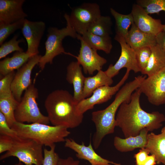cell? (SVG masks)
Instances as JSON below:
<instances>
[{"label": "cell", "instance_id": "836d02e7", "mask_svg": "<svg viewBox=\"0 0 165 165\" xmlns=\"http://www.w3.org/2000/svg\"><path fill=\"white\" fill-rule=\"evenodd\" d=\"M43 149L44 158L42 165H57L59 157L55 152V145L50 148Z\"/></svg>", "mask_w": 165, "mask_h": 165}, {"label": "cell", "instance_id": "5b68a950", "mask_svg": "<svg viewBox=\"0 0 165 165\" xmlns=\"http://www.w3.org/2000/svg\"><path fill=\"white\" fill-rule=\"evenodd\" d=\"M69 16L66 13L64 15L67 22L65 27L58 29L56 28L50 27L48 29L47 38L45 43V54L42 56L38 64L41 70H43L47 64H52L53 59L56 56L62 53L71 55L65 51L62 45V41L68 36L77 38L78 34L70 25Z\"/></svg>", "mask_w": 165, "mask_h": 165}, {"label": "cell", "instance_id": "ee69618b", "mask_svg": "<svg viewBox=\"0 0 165 165\" xmlns=\"http://www.w3.org/2000/svg\"><path fill=\"white\" fill-rule=\"evenodd\" d=\"M91 165H96V164H92Z\"/></svg>", "mask_w": 165, "mask_h": 165}, {"label": "cell", "instance_id": "8fae6325", "mask_svg": "<svg viewBox=\"0 0 165 165\" xmlns=\"http://www.w3.org/2000/svg\"><path fill=\"white\" fill-rule=\"evenodd\" d=\"M115 39L120 44L121 52L120 56L116 63L110 64L105 71L107 75L112 78L119 73L123 68L127 70L133 71L137 73L141 72L137 63L134 51L128 45L125 38L121 36L115 35Z\"/></svg>", "mask_w": 165, "mask_h": 165}, {"label": "cell", "instance_id": "f35d334b", "mask_svg": "<svg viewBox=\"0 0 165 165\" xmlns=\"http://www.w3.org/2000/svg\"><path fill=\"white\" fill-rule=\"evenodd\" d=\"M156 37L157 44L163 50L165 54V32L162 31Z\"/></svg>", "mask_w": 165, "mask_h": 165}, {"label": "cell", "instance_id": "4fadbf2b", "mask_svg": "<svg viewBox=\"0 0 165 165\" xmlns=\"http://www.w3.org/2000/svg\"><path fill=\"white\" fill-rule=\"evenodd\" d=\"M77 38L80 40L81 47L77 56H74L82 67L84 72L92 75L95 71L101 70L107 62L105 58L99 55L97 51L89 46L82 39L81 35L78 34Z\"/></svg>", "mask_w": 165, "mask_h": 165}, {"label": "cell", "instance_id": "1f68e13d", "mask_svg": "<svg viewBox=\"0 0 165 165\" xmlns=\"http://www.w3.org/2000/svg\"><path fill=\"white\" fill-rule=\"evenodd\" d=\"M138 66L141 72L145 68L151 54V47H145L134 50Z\"/></svg>", "mask_w": 165, "mask_h": 165}, {"label": "cell", "instance_id": "cb8c5ba5", "mask_svg": "<svg viewBox=\"0 0 165 165\" xmlns=\"http://www.w3.org/2000/svg\"><path fill=\"white\" fill-rule=\"evenodd\" d=\"M151 52L147 65L141 72L142 74L151 76L165 67V54L157 44L151 47Z\"/></svg>", "mask_w": 165, "mask_h": 165}, {"label": "cell", "instance_id": "6da1fadb", "mask_svg": "<svg viewBox=\"0 0 165 165\" xmlns=\"http://www.w3.org/2000/svg\"><path fill=\"white\" fill-rule=\"evenodd\" d=\"M141 94L138 88L132 94L129 102L122 103L116 116V126L121 130L125 138L136 136L145 128L152 131L162 126L163 114L158 111L147 112L141 108Z\"/></svg>", "mask_w": 165, "mask_h": 165}, {"label": "cell", "instance_id": "ab89813d", "mask_svg": "<svg viewBox=\"0 0 165 165\" xmlns=\"http://www.w3.org/2000/svg\"><path fill=\"white\" fill-rule=\"evenodd\" d=\"M157 164L155 156L152 155L149 156L143 165H155Z\"/></svg>", "mask_w": 165, "mask_h": 165}, {"label": "cell", "instance_id": "484cf974", "mask_svg": "<svg viewBox=\"0 0 165 165\" xmlns=\"http://www.w3.org/2000/svg\"><path fill=\"white\" fill-rule=\"evenodd\" d=\"M19 103L12 94L0 96V112L5 116L11 128L16 122L14 112Z\"/></svg>", "mask_w": 165, "mask_h": 165}, {"label": "cell", "instance_id": "ba28073f", "mask_svg": "<svg viewBox=\"0 0 165 165\" xmlns=\"http://www.w3.org/2000/svg\"><path fill=\"white\" fill-rule=\"evenodd\" d=\"M99 5L94 3H84L72 9L69 16L70 24L75 31L82 35L101 16Z\"/></svg>", "mask_w": 165, "mask_h": 165}, {"label": "cell", "instance_id": "44dd1931", "mask_svg": "<svg viewBox=\"0 0 165 165\" xmlns=\"http://www.w3.org/2000/svg\"><path fill=\"white\" fill-rule=\"evenodd\" d=\"M145 148L155 156L157 164L165 165V133L148 134Z\"/></svg>", "mask_w": 165, "mask_h": 165}, {"label": "cell", "instance_id": "2e32d148", "mask_svg": "<svg viewBox=\"0 0 165 165\" xmlns=\"http://www.w3.org/2000/svg\"><path fill=\"white\" fill-rule=\"evenodd\" d=\"M64 146L75 152L78 158L87 160L91 164L121 165L120 163L103 158L98 155L94 150L90 141L88 146H86L83 142L79 144L72 138H66Z\"/></svg>", "mask_w": 165, "mask_h": 165}, {"label": "cell", "instance_id": "8992f818", "mask_svg": "<svg viewBox=\"0 0 165 165\" xmlns=\"http://www.w3.org/2000/svg\"><path fill=\"white\" fill-rule=\"evenodd\" d=\"M13 140L12 148L1 156V160L14 156L25 165H42L44 158L42 145L34 140L19 136Z\"/></svg>", "mask_w": 165, "mask_h": 165}, {"label": "cell", "instance_id": "3957f363", "mask_svg": "<svg viewBox=\"0 0 165 165\" xmlns=\"http://www.w3.org/2000/svg\"><path fill=\"white\" fill-rule=\"evenodd\" d=\"M77 104L66 90L58 89L51 92L44 102L50 122L53 126L68 129L79 126L82 122L83 114L77 112Z\"/></svg>", "mask_w": 165, "mask_h": 165}, {"label": "cell", "instance_id": "603a6c76", "mask_svg": "<svg viewBox=\"0 0 165 165\" xmlns=\"http://www.w3.org/2000/svg\"><path fill=\"white\" fill-rule=\"evenodd\" d=\"M32 56L26 52H16L12 57L6 58L0 61V74L5 76L18 69Z\"/></svg>", "mask_w": 165, "mask_h": 165}, {"label": "cell", "instance_id": "d590c367", "mask_svg": "<svg viewBox=\"0 0 165 165\" xmlns=\"http://www.w3.org/2000/svg\"><path fill=\"white\" fill-rule=\"evenodd\" d=\"M13 143V138L7 135L0 134V153L10 150Z\"/></svg>", "mask_w": 165, "mask_h": 165}, {"label": "cell", "instance_id": "9c48e42d", "mask_svg": "<svg viewBox=\"0 0 165 165\" xmlns=\"http://www.w3.org/2000/svg\"><path fill=\"white\" fill-rule=\"evenodd\" d=\"M138 88L151 104L156 106L165 104V67L146 78Z\"/></svg>", "mask_w": 165, "mask_h": 165}, {"label": "cell", "instance_id": "e0dca14e", "mask_svg": "<svg viewBox=\"0 0 165 165\" xmlns=\"http://www.w3.org/2000/svg\"><path fill=\"white\" fill-rule=\"evenodd\" d=\"M24 0H0V23H13L25 19L27 15L23 11Z\"/></svg>", "mask_w": 165, "mask_h": 165}, {"label": "cell", "instance_id": "4316f807", "mask_svg": "<svg viewBox=\"0 0 165 165\" xmlns=\"http://www.w3.org/2000/svg\"><path fill=\"white\" fill-rule=\"evenodd\" d=\"M110 12L115 20L116 35L125 38L128 32L129 28L134 23L132 14L130 13L128 14H123L112 8L110 9Z\"/></svg>", "mask_w": 165, "mask_h": 165}, {"label": "cell", "instance_id": "4dcf8cb0", "mask_svg": "<svg viewBox=\"0 0 165 165\" xmlns=\"http://www.w3.org/2000/svg\"><path fill=\"white\" fill-rule=\"evenodd\" d=\"M25 19L9 24L0 23V45H1L5 40L16 30L22 28Z\"/></svg>", "mask_w": 165, "mask_h": 165}, {"label": "cell", "instance_id": "e575fe53", "mask_svg": "<svg viewBox=\"0 0 165 165\" xmlns=\"http://www.w3.org/2000/svg\"><path fill=\"white\" fill-rule=\"evenodd\" d=\"M0 134L9 136L14 138L18 137L16 132L9 125L6 119L0 112Z\"/></svg>", "mask_w": 165, "mask_h": 165}, {"label": "cell", "instance_id": "f1b7e54d", "mask_svg": "<svg viewBox=\"0 0 165 165\" xmlns=\"http://www.w3.org/2000/svg\"><path fill=\"white\" fill-rule=\"evenodd\" d=\"M136 2L148 14L165 11V0H137Z\"/></svg>", "mask_w": 165, "mask_h": 165}, {"label": "cell", "instance_id": "83f0119b", "mask_svg": "<svg viewBox=\"0 0 165 165\" xmlns=\"http://www.w3.org/2000/svg\"><path fill=\"white\" fill-rule=\"evenodd\" d=\"M112 22L108 16H101L90 26L87 32L103 37H110L112 33Z\"/></svg>", "mask_w": 165, "mask_h": 165}, {"label": "cell", "instance_id": "7bdbcfd3", "mask_svg": "<svg viewBox=\"0 0 165 165\" xmlns=\"http://www.w3.org/2000/svg\"><path fill=\"white\" fill-rule=\"evenodd\" d=\"M163 31L165 32V24H163Z\"/></svg>", "mask_w": 165, "mask_h": 165}, {"label": "cell", "instance_id": "5bb4252c", "mask_svg": "<svg viewBox=\"0 0 165 165\" xmlns=\"http://www.w3.org/2000/svg\"><path fill=\"white\" fill-rule=\"evenodd\" d=\"M131 13L134 24L141 31L155 36L163 31V24L161 20L150 16L143 8L137 4L133 5Z\"/></svg>", "mask_w": 165, "mask_h": 165}, {"label": "cell", "instance_id": "277c9868", "mask_svg": "<svg viewBox=\"0 0 165 165\" xmlns=\"http://www.w3.org/2000/svg\"><path fill=\"white\" fill-rule=\"evenodd\" d=\"M11 128L18 136L34 140L50 148L55 143L65 141V138L70 134L65 127L39 123L27 124L16 122Z\"/></svg>", "mask_w": 165, "mask_h": 165}, {"label": "cell", "instance_id": "d4e9b609", "mask_svg": "<svg viewBox=\"0 0 165 165\" xmlns=\"http://www.w3.org/2000/svg\"><path fill=\"white\" fill-rule=\"evenodd\" d=\"M81 36L86 43L94 50H102L107 54L111 52L112 45L110 36H101L88 32Z\"/></svg>", "mask_w": 165, "mask_h": 165}, {"label": "cell", "instance_id": "9a60e30c", "mask_svg": "<svg viewBox=\"0 0 165 165\" xmlns=\"http://www.w3.org/2000/svg\"><path fill=\"white\" fill-rule=\"evenodd\" d=\"M45 29V24L42 21H32L25 19L21 31L27 43L26 52L32 56L39 53V46Z\"/></svg>", "mask_w": 165, "mask_h": 165}, {"label": "cell", "instance_id": "8d00e7d4", "mask_svg": "<svg viewBox=\"0 0 165 165\" xmlns=\"http://www.w3.org/2000/svg\"><path fill=\"white\" fill-rule=\"evenodd\" d=\"M149 153V151L145 148L140 149L139 152L134 156L136 165H143L147 160Z\"/></svg>", "mask_w": 165, "mask_h": 165}, {"label": "cell", "instance_id": "60d3db41", "mask_svg": "<svg viewBox=\"0 0 165 165\" xmlns=\"http://www.w3.org/2000/svg\"><path fill=\"white\" fill-rule=\"evenodd\" d=\"M161 133H165V126L162 129Z\"/></svg>", "mask_w": 165, "mask_h": 165}, {"label": "cell", "instance_id": "ac0fdd59", "mask_svg": "<svg viewBox=\"0 0 165 165\" xmlns=\"http://www.w3.org/2000/svg\"><path fill=\"white\" fill-rule=\"evenodd\" d=\"M85 78L82 72V68L77 61H72L68 65L66 79L69 83L73 86V96L77 103L82 100Z\"/></svg>", "mask_w": 165, "mask_h": 165}, {"label": "cell", "instance_id": "b9f144b4", "mask_svg": "<svg viewBox=\"0 0 165 165\" xmlns=\"http://www.w3.org/2000/svg\"><path fill=\"white\" fill-rule=\"evenodd\" d=\"M14 165H23V164L22 162L19 161L18 163L15 164Z\"/></svg>", "mask_w": 165, "mask_h": 165}, {"label": "cell", "instance_id": "f546056e", "mask_svg": "<svg viewBox=\"0 0 165 165\" xmlns=\"http://www.w3.org/2000/svg\"><path fill=\"white\" fill-rule=\"evenodd\" d=\"M18 35H15L9 41L3 43L0 47V59L4 58L9 54L14 52H23V50L19 46V44L24 42L23 39L17 40Z\"/></svg>", "mask_w": 165, "mask_h": 165}, {"label": "cell", "instance_id": "d6986e66", "mask_svg": "<svg viewBox=\"0 0 165 165\" xmlns=\"http://www.w3.org/2000/svg\"><path fill=\"white\" fill-rule=\"evenodd\" d=\"M149 131L148 129L145 128L136 136L125 138L116 136L114 139V147L118 151L121 152L133 151L136 148H145Z\"/></svg>", "mask_w": 165, "mask_h": 165}, {"label": "cell", "instance_id": "7402d4cb", "mask_svg": "<svg viewBox=\"0 0 165 165\" xmlns=\"http://www.w3.org/2000/svg\"><path fill=\"white\" fill-rule=\"evenodd\" d=\"M113 83L112 78L102 70L93 76L86 77L83 87L82 100L89 97L98 88L105 86H110Z\"/></svg>", "mask_w": 165, "mask_h": 165}, {"label": "cell", "instance_id": "d6a6232c", "mask_svg": "<svg viewBox=\"0 0 165 165\" xmlns=\"http://www.w3.org/2000/svg\"><path fill=\"white\" fill-rule=\"evenodd\" d=\"M15 73L11 72L2 78L0 80V96L12 94L11 85Z\"/></svg>", "mask_w": 165, "mask_h": 165}, {"label": "cell", "instance_id": "74e56055", "mask_svg": "<svg viewBox=\"0 0 165 165\" xmlns=\"http://www.w3.org/2000/svg\"><path fill=\"white\" fill-rule=\"evenodd\" d=\"M79 161L75 160L71 157L65 159L59 158L57 165H79Z\"/></svg>", "mask_w": 165, "mask_h": 165}, {"label": "cell", "instance_id": "52a82bcc", "mask_svg": "<svg viewBox=\"0 0 165 165\" xmlns=\"http://www.w3.org/2000/svg\"><path fill=\"white\" fill-rule=\"evenodd\" d=\"M38 96V89L34 84H31L25 91L15 110L14 116L16 122L46 124L49 123L48 116L43 115L39 108L36 101Z\"/></svg>", "mask_w": 165, "mask_h": 165}, {"label": "cell", "instance_id": "30bf717a", "mask_svg": "<svg viewBox=\"0 0 165 165\" xmlns=\"http://www.w3.org/2000/svg\"><path fill=\"white\" fill-rule=\"evenodd\" d=\"M130 71H127L121 80L116 85L111 86H105L99 87L94 90L92 95L84 99L78 103L77 110L81 114L87 111L92 109L95 105L103 103L110 100L119 90L120 88L127 79Z\"/></svg>", "mask_w": 165, "mask_h": 165}, {"label": "cell", "instance_id": "7c38bea8", "mask_svg": "<svg viewBox=\"0 0 165 165\" xmlns=\"http://www.w3.org/2000/svg\"><path fill=\"white\" fill-rule=\"evenodd\" d=\"M41 57L38 54L31 57L15 73L11 88L13 96L19 102L21 99L23 92L32 84L31 76L32 71L38 64Z\"/></svg>", "mask_w": 165, "mask_h": 165}, {"label": "cell", "instance_id": "7a4b0ae2", "mask_svg": "<svg viewBox=\"0 0 165 165\" xmlns=\"http://www.w3.org/2000/svg\"><path fill=\"white\" fill-rule=\"evenodd\" d=\"M146 78L139 75L132 81L126 83L118 91L114 100L105 109L94 111L91 119L96 127V131L92 138L95 149L100 146L103 138L107 135L114 132L116 126V116L118 110L123 102H129L133 92L139 88Z\"/></svg>", "mask_w": 165, "mask_h": 165}, {"label": "cell", "instance_id": "ffe728a7", "mask_svg": "<svg viewBox=\"0 0 165 165\" xmlns=\"http://www.w3.org/2000/svg\"><path fill=\"white\" fill-rule=\"evenodd\" d=\"M125 39L127 44L134 50L145 47H151L157 44L156 36L141 31L134 23Z\"/></svg>", "mask_w": 165, "mask_h": 165}]
</instances>
